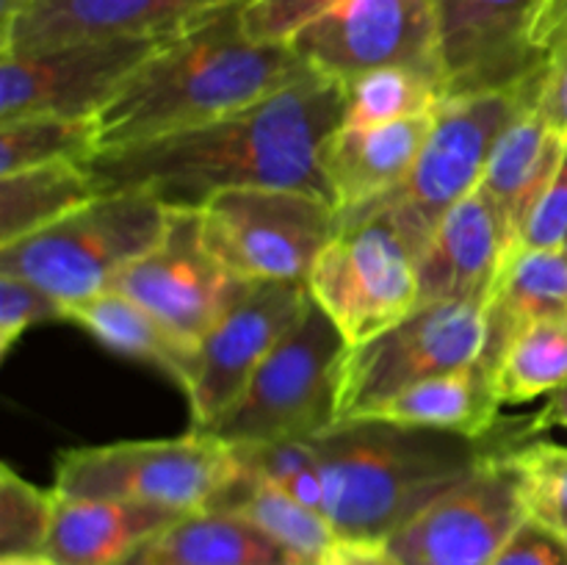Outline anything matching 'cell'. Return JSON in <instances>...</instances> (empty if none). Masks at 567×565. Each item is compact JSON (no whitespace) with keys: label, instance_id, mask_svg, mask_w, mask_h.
<instances>
[{"label":"cell","instance_id":"cell-1","mask_svg":"<svg viewBox=\"0 0 567 565\" xmlns=\"http://www.w3.org/2000/svg\"><path fill=\"white\" fill-rule=\"evenodd\" d=\"M341 120L343 83L308 70L230 116L97 150L86 170L97 194L138 192L172 210H199L238 188H293L332 203L324 150Z\"/></svg>","mask_w":567,"mask_h":565},{"label":"cell","instance_id":"cell-2","mask_svg":"<svg viewBox=\"0 0 567 565\" xmlns=\"http://www.w3.org/2000/svg\"><path fill=\"white\" fill-rule=\"evenodd\" d=\"M244 3L166 37L97 114L100 150L221 120L310 70L291 44L247 37Z\"/></svg>","mask_w":567,"mask_h":565},{"label":"cell","instance_id":"cell-3","mask_svg":"<svg viewBox=\"0 0 567 565\" xmlns=\"http://www.w3.org/2000/svg\"><path fill=\"white\" fill-rule=\"evenodd\" d=\"M324 485L321 513L343 541L396 535L476 469L487 441L382 419L338 421L308 438Z\"/></svg>","mask_w":567,"mask_h":565},{"label":"cell","instance_id":"cell-4","mask_svg":"<svg viewBox=\"0 0 567 565\" xmlns=\"http://www.w3.org/2000/svg\"><path fill=\"white\" fill-rule=\"evenodd\" d=\"M169 219L172 208L147 194H97L64 219L0 247V275L33 282L70 310L109 291L164 238Z\"/></svg>","mask_w":567,"mask_h":565},{"label":"cell","instance_id":"cell-5","mask_svg":"<svg viewBox=\"0 0 567 565\" xmlns=\"http://www.w3.org/2000/svg\"><path fill=\"white\" fill-rule=\"evenodd\" d=\"M524 109L529 103L518 92L446 97L410 175L377 203L338 214V230L382 219L419 258L449 210L480 188L498 136Z\"/></svg>","mask_w":567,"mask_h":565},{"label":"cell","instance_id":"cell-6","mask_svg":"<svg viewBox=\"0 0 567 565\" xmlns=\"http://www.w3.org/2000/svg\"><path fill=\"white\" fill-rule=\"evenodd\" d=\"M349 343L330 316L308 299L291 330L275 343L236 402L208 427V435L247 446L308 441L336 424L338 380Z\"/></svg>","mask_w":567,"mask_h":565},{"label":"cell","instance_id":"cell-7","mask_svg":"<svg viewBox=\"0 0 567 565\" xmlns=\"http://www.w3.org/2000/svg\"><path fill=\"white\" fill-rule=\"evenodd\" d=\"M241 474L236 446L188 430L181 438L120 441L59 452L53 491L59 496L120 499L172 513H197Z\"/></svg>","mask_w":567,"mask_h":565},{"label":"cell","instance_id":"cell-8","mask_svg":"<svg viewBox=\"0 0 567 565\" xmlns=\"http://www.w3.org/2000/svg\"><path fill=\"white\" fill-rule=\"evenodd\" d=\"M208 253L247 282H308L338 236V208L293 188H238L197 210Z\"/></svg>","mask_w":567,"mask_h":565},{"label":"cell","instance_id":"cell-9","mask_svg":"<svg viewBox=\"0 0 567 565\" xmlns=\"http://www.w3.org/2000/svg\"><path fill=\"white\" fill-rule=\"evenodd\" d=\"M482 352V305L421 302L380 336L347 349L338 380L336 424L365 419L415 382L480 363Z\"/></svg>","mask_w":567,"mask_h":565},{"label":"cell","instance_id":"cell-10","mask_svg":"<svg viewBox=\"0 0 567 565\" xmlns=\"http://www.w3.org/2000/svg\"><path fill=\"white\" fill-rule=\"evenodd\" d=\"M305 286L349 347L380 336L419 308L413 253L382 219L338 230Z\"/></svg>","mask_w":567,"mask_h":565},{"label":"cell","instance_id":"cell-11","mask_svg":"<svg viewBox=\"0 0 567 565\" xmlns=\"http://www.w3.org/2000/svg\"><path fill=\"white\" fill-rule=\"evenodd\" d=\"M526 518L507 449L487 446L465 480L426 504L385 543L404 565H493Z\"/></svg>","mask_w":567,"mask_h":565},{"label":"cell","instance_id":"cell-12","mask_svg":"<svg viewBox=\"0 0 567 565\" xmlns=\"http://www.w3.org/2000/svg\"><path fill=\"white\" fill-rule=\"evenodd\" d=\"M288 44L310 70L338 83L382 66H404L443 83L435 0H343Z\"/></svg>","mask_w":567,"mask_h":565},{"label":"cell","instance_id":"cell-13","mask_svg":"<svg viewBox=\"0 0 567 565\" xmlns=\"http://www.w3.org/2000/svg\"><path fill=\"white\" fill-rule=\"evenodd\" d=\"M446 97L518 92L535 105L532 39L548 0H435Z\"/></svg>","mask_w":567,"mask_h":565},{"label":"cell","instance_id":"cell-14","mask_svg":"<svg viewBox=\"0 0 567 565\" xmlns=\"http://www.w3.org/2000/svg\"><path fill=\"white\" fill-rule=\"evenodd\" d=\"M249 286L208 253L197 210H172L164 238L111 288L147 308L175 336L199 343Z\"/></svg>","mask_w":567,"mask_h":565},{"label":"cell","instance_id":"cell-15","mask_svg":"<svg viewBox=\"0 0 567 565\" xmlns=\"http://www.w3.org/2000/svg\"><path fill=\"white\" fill-rule=\"evenodd\" d=\"M164 39H100L0 55V122L31 114L97 120Z\"/></svg>","mask_w":567,"mask_h":565},{"label":"cell","instance_id":"cell-16","mask_svg":"<svg viewBox=\"0 0 567 565\" xmlns=\"http://www.w3.org/2000/svg\"><path fill=\"white\" fill-rule=\"evenodd\" d=\"M305 282H252L199 341L183 391L192 430L203 432L230 408L266 355L286 336L308 305Z\"/></svg>","mask_w":567,"mask_h":565},{"label":"cell","instance_id":"cell-17","mask_svg":"<svg viewBox=\"0 0 567 565\" xmlns=\"http://www.w3.org/2000/svg\"><path fill=\"white\" fill-rule=\"evenodd\" d=\"M247 0H31L0 28V55L100 39H164Z\"/></svg>","mask_w":567,"mask_h":565},{"label":"cell","instance_id":"cell-18","mask_svg":"<svg viewBox=\"0 0 567 565\" xmlns=\"http://www.w3.org/2000/svg\"><path fill=\"white\" fill-rule=\"evenodd\" d=\"M507 260L496 210L482 188L454 205L415 258L421 302H474L485 308Z\"/></svg>","mask_w":567,"mask_h":565},{"label":"cell","instance_id":"cell-19","mask_svg":"<svg viewBox=\"0 0 567 565\" xmlns=\"http://www.w3.org/2000/svg\"><path fill=\"white\" fill-rule=\"evenodd\" d=\"M565 150L567 138L548 127L532 105L498 136L480 188L496 210L507 258L518 249L526 222L551 186Z\"/></svg>","mask_w":567,"mask_h":565},{"label":"cell","instance_id":"cell-20","mask_svg":"<svg viewBox=\"0 0 567 565\" xmlns=\"http://www.w3.org/2000/svg\"><path fill=\"white\" fill-rule=\"evenodd\" d=\"M435 114L377 127L341 125L324 150V175L338 214L391 194L413 170Z\"/></svg>","mask_w":567,"mask_h":565},{"label":"cell","instance_id":"cell-21","mask_svg":"<svg viewBox=\"0 0 567 565\" xmlns=\"http://www.w3.org/2000/svg\"><path fill=\"white\" fill-rule=\"evenodd\" d=\"M177 518L172 510L120 499L59 496L44 554L61 565H125Z\"/></svg>","mask_w":567,"mask_h":565},{"label":"cell","instance_id":"cell-22","mask_svg":"<svg viewBox=\"0 0 567 565\" xmlns=\"http://www.w3.org/2000/svg\"><path fill=\"white\" fill-rule=\"evenodd\" d=\"M540 321H567V249L520 247L504 260L485 302L487 371L524 330Z\"/></svg>","mask_w":567,"mask_h":565},{"label":"cell","instance_id":"cell-23","mask_svg":"<svg viewBox=\"0 0 567 565\" xmlns=\"http://www.w3.org/2000/svg\"><path fill=\"white\" fill-rule=\"evenodd\" d=\"M498 413L502 404L493 391L491 371L482 363H474L415 382L413 388L371 410L365 419L430 427V430L460 432L474 441H487L496 430Z\"/></svg>","mask_w":567,"mask_h":565},{"label":"cell","instance_id":"cell-24","mask_svg":"<svg viewBox=\"0 0 567 565\" xmlns=\"http://www.w3.org/2000/svg\"><path fill=\"white\" fill-rule=\"evenodd\" d=\"M138 557L164 565H297L258 526L225 510L181 515Z\"/></svg>","mask_w":567,"mask_h":565},{"label":"cell","instance_id":"cell-25","mask_svg":"<svg viewBox=\"0 0 567 565\" xmlns=\"http://www.w3.org/2000/svg\"><path fill=\"white\" fill-rule=\"evenodd\" d=\"M66 321H75L111 352L158 366L166 374L175 377V382H181V386L192 371L194 355L199 347V343L175 336L147 308H142L114 288L72 305L66 310Z\"/></svg>","mask_w":567,"mask_h":565},{"label":"cell","instance_id":"cell-26","mask_svg":"<svg viewBox=\"0 0 567 565\" xmlns=\"http://www.w3.org/2000/svg\"><path fill=\"white\" fill-rule=\"evenodd\" d=\"M208 510L241 515L269 535L297 565H319L327 548L338 541L336 530L319 510L308 507L280 485L252 474L244 465L236 482Z\"/></svg>","mask_w":567,"mask_h":565},{"label":"cell","instance_id":"cell-27","mask_svg":"<svg viewBox=\"0 0 567 565\" xmlns=\"http://www.w3.org/2000/svg\"><path fill=\"white\" fill-rule=\"evenodd\" d=\"M97 197L86 164L61 161L0 177V247L39 233Z\"/></svg>","mask_w":567,"mask_h":565},{"label":"cell","instance_id":"cell-28","mask_svg":"<svg viewBox=\"0 0 567 565\" xmlns=\"http://www.w3.org/2000/svg\"><path fill=\"white\" fill-rule=\"evenodd\" d=\"M446 100L437 78L404 66H382L343 83V120L349 127H377L435 114Z\"/></svg>","mask_w":567,"mask_h":565},{"label":"cell","instance_id":"cell-29","mask_svg":"<svg viewBox=\"0 0 567 565\" xmlns=\"http://www.w3.org/2000/svg\"><path fill=\"white\" fill-rule=\"evenodd\" d=\"M502 408L526 404L567 382V321H540L520 332L491 371Z\"/></svg>","mask_w":567,"mask_h":565},{"label":"cell","instance_id":"cell-30","mask_svg":"<svg viewBox=\"0 0 567 565\" xmlns=\"http://www.w3.org/2000/svg\"><path fill=\"white\" fill-rule=\"evenodd\" d=\"M97 150V120L31 114L0 122V177L61 161L86 164Z\"/></svg>","mask_w":567,"mask_h":565},{"label":"cell","instance_id":"cell-31","mask_svg":"<svg viewBox=\"0 0 567 565\" xmlns=\"http://www.w3.org/2000/svg\"><path fill=\"white\" fill-rule=\"evenodd\" d=\"M504 449L518 474L526 515L567 537V446L551 441H524L520 446Z\"/></svg>","mask_w":567,"mask_h":565},{"label":"cell","instance_id":"cell-32","mask_svg":"<svg viewBox=\"0 0 567 565\" xmlns=\"http://www.w3.org/2000/svg\"><path fill=\"white\" fill-rule=\"evenodd\" d=\"M55 491L22 480L9 463L0 465V554L44 552L53 530Z\"/></svg>","mask_w":567,"mask_h":565},{"label":"cell","instance_id":"cell-33","mask_svg":"<svg viewBox=\"0 0 567 565\" xmlns=\"http://www.w3.org/2000/svg\"><path fill=\"white\" fill-rule=\"evenodd\" d=\"M236 452L244 469L275 482L282 491L321 513L324 485H321V469L313 443L293 438V441L247 443V446H236Z\"/></svg>","mask_w":567,"mask_h":565},{"label":"cell","instance_id":"cell-34","mask_svg":"<svg viewBox=\"0 0 567 565\" xmlns=\"http://www.w3.org/2000/svg\"><path fill=\"white\" fill-rule=\"evenodd\" d=\"M44 321H66L64 305L22 277L0 275V358L11 352L22 332Z\"/></svg>","mask_w":567,"mask_h":565},{"label":"cell","instance_id":"cell-35","mask_svg":"<svg viewBox=\"0 0 567 565\" xmlns=\"http://www.w3.org/2000/svg\"><path fill=\"white\" fill-rule=\"evenodd\" d=\"M341 3L343 0H247L241 22L255 42L288 44L308 22Z\"/></svg>","mask_w":567,"mask_h":565},{"label":"cell","instance_id":"cell-36","mask_svg":"<svg viewBox=\"0 0 567 565\" xmlns=\"http://www.w3.org/2000/svg\"><path fill=\"white\" fill-rule=\"evenodd\" d=\"M520 247L532 249H563L567 247V150L554 175L551 186L537 203L535 214L529 216L520 236Z\"/></svg>","mask_w":567,"mask_h":565},{"label":"cell","instance_id":"cell-37","mask_svg":"<svg viewBox=\"0 0 567 565\" xmlns=\"http://www.w3.org/2000/svg\"><path fill=\"white\" fill-rule=\"evenodd\" d=\"M493 565H567V537L526 518Z\"/></svg>","mask_w":567,"mask_h":565},{"label":"cell","instance_id":"cell-38","mask_svg":"<svg viewBox=\"0 0 567 565\" xmlns=\"http://www.w3.org/2000/svg\"><path fill=\"white\" fill-rule=\"evenodd\" d=\"M532 109L548 122V127L567 138V44L554 53L546 72L537 81L535 105Z\"/></svg>","mask_w":567,"mask_h":565},{"label":"cell","instance_id":"cell-39","mask_svg":"<svg viewBox=\"0 0 567 565\" xmlns=\"http://www.w3.org/2000/svg\"><path fill=\"white\" fill-rule=\"evenodd\" d=\"M319 565H404L382 541H343L338 537Z\"/></svg>","mask_w":567,"mask_h":565},{"label":"cell","instance_id":"cell-40","mask_svg":"<svg viewBox=\"0 0 567 565\" xmlns=\"http://www.w3.org/2000/svg\"><path fill=\"white\" fill-rule=\"evenodd\" d=\"M554 427H559V430H567V382L563 388H557L554 393H548V402L543 404L540 410H537L535 415H532L529 421L524 424V430H520V443L532 435H540V432H548L554 430Z\"/></svg>","mask_w":567,"mask_h":565},{"label":"cell","instance_id":"cell-41","mask_svg":"<svg viewBox=\"0 0 567 565\" xmlns=\"http://www.w3.org/2000/svg\"><path fill=\"white\" fill-rule=\"evenodd\" d=\"M0 565H61V563L50 557V554L33 552V554H0Z\"/></svg>","mask_w":567,"mask_h":565},{"label":"cell","instance_id":"cell-42","mask_svg":"<svg viewBox=\"0 0 567 565\" xmlns=\"http://www.w3.org/2000/svg\"><path fill=\"white\" fill-rule=\"evenodd\" d=\"M28 3H31V0H0V28L9 25Z\"/></svg>","mask_w":567,"mask_h":565},{"label":"cell","instance_id":"cell-43","mask_svg":"<svg viewBox=\"0 0 567 565\" xmlns=\"http://www.w3.org/2000/svg\"><path fill=\"white\" fill-rule=\"evenodd\" d=\"M125 565H164V563H150V559L138 557V554H136V557H133V559H127Z\"/></svg>","mask_w":567,"mask_h":565},{"label":"cell","instance_id":"cell-44","mask_svg":"<svg viewBox=\"0 0 567 565\" xmlns=\"http://www.w3.org/2000/svg\"><path fill=\"white\" fill-rule=\"evenodd\" d=\"M565 249H567V247H565Z\"/></svg>","mask_w":567,"mask_h":565}]
</instances>
